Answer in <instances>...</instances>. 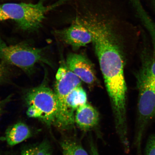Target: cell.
Masks as SVG:
<instances>
[{
  "label": "cell",
  "instance_id": "6da1fadb",
  "mask_svg": "<svg viewBox=\"0 0 155 155\" xmlns=\"http://www.w3.org/2000/svg\"><path fill=\"white\" fill-rule=\"evenodd\" d=\"M87 26L93 35V43L112 104L116 132H128L127 116V87L124 61L117 35L111 25L89 19Z\"/></svg>",
  "mask_w": 155,
  "mask_h": 155
},
{
  "label": "cell",
  "instance_id": "7a4b0ae2",
  "mask_svg": "<svg viewBox=\"0 0 155 155\" xmlns=\"http://www.w3.org/2000/svg\"><path fill=\"white\" fill-rule=\"evenodd\" d=\"M25 99L29 117L38 119L50 127L54 125L58 110L57 100L55 92L46 83L29 90Z\"/></svg>",
  "mask_w": 155,
  "mask_h": 155
},
{
  "label": "cell",
  "instance_id": "3957f363",
  "mask_svg": "<svg viewBox=\"0 0 155 155\" xmlns=\"http://www.w3.org/2000/svg\"><path fill=\"white\" fill-rule=\"evenodd\" d=\"M0 59L8 65L20 68L28 74L34 72L37 63H50L45 55L43 48H36L28 44L8 45L0 38Z\"/></svg>",
  "mask_w": 155,
  "mask_h": 155
},
{
  "label": "cell",
  "instance_id": "277c9868",
  "mask_svg": "<svg viewBox=\"0 0 155 155\" xmlns=\"http://www.w3.org/2000/svg\"><path fill=\"white\" fill-rule=\"evenodd\" d=\"M59 3L47 6L40 1L36 4L5 3L1 6L9 19L14 20L21 29L32 31L40 28L46 13Z\"/></svg>",
  "mask_w": 155,
  "mask_h": 155
},
{
  "label": "cell",
  "instance_id": "5b68a950",
  "mask_svg": "<svg viewBox=\"0 0 155 155\" xmlns=\"http://www.w3.org/2000/svg\"><path fill=\"white\" fill-rule=\"evenodd\" d=\"M137 76L139 96L137 110L150 115L155 113V66L143 59Z\"/></svg>",
  "mask_w": 155,
  "mask_h": 155
},
{
  "label": "cell",
  "instance_id": "8992f818",
  "mask_svg": "<svg viewBox=\"0 0 155 155\" xmlns=\"http://www.w3.org/2000/svg\"><path fill=\"white\" fill-rule=\"evenodd\" d=\"M81 86V81L63 64L56 75L55 92L58 101V110L54 125L61 130L64 121L66 100L69 93L76 87Z\"/></svg>",
  "mask_w": 155,
  "mask_h": 155
},
{
  "label": "cell",
  "instance_id": "52a82bcc",
  "mask_svg": "<svg viewBox=\"0 0 155 155\" xmlns=\"http://www.w3.org/2000/svg\"><path fill=\"white\" fill-rule=\"evenodd\" d=\"M55 32L63 42L74 48L83 47L93 42L91 32L81 19H77L68 28Z\"/></svg>",
  "mask_w": 155,
  "mask_h": 155
},
{
  "label": "cell",
  "instance_id": "ba28073f",
  "mask_svg": "<svg viewBox=\"0 0 155 155\" xmlns=\"http://www.w3.org/2000/svg\"><path fill=\"white\" fill-rule=\"evenodd\" d=\"M65 64L81 81L88 84L95 82L96 78L94 68L91 63L84 56L74 53L69 54Z\"/></svg>",
  "mask_w": 155,
  "mask_h": 155
},
{
  "label": "cell",
  "instance_id": "9c48e42d",
  "mask_svg": "<svg viewBox=\"0 0 155 155\" xmlns=\"http://www.w3.org/2000/svg\"><path fill=\"white\" fill-rule=\"evenodd\" d=\"M75 120L81 130L88 131L97 127L100 121L99 114L95 108L87 103L77 110Z\"/></svg>",
  "mask_w": 155,
  "mask_h": 155
},
{
  "label": "cell",
  "instance_id": "30bf717a",
  "mask_svg": "<svg viewBox=\"0 0 155 155\" xmlns=\"http://www.w3.org/2000/svg\"><path fill=\"white\" fill-rule=\"evenodd\" d=\"M32 135L31 130L28 126L19 122L7 129L5 138L8 144L13 146L30 138Z\"/></svg>",
  "mask_w": 155,
  "mask_h": 155
},
{
  "label": "cell",
  "instance_id": "8fae6325",
  "mask_svg": "<svg viewBox=\"0 0 155 155\" xmlns=\"http://www.w3.org/2000/svg\"><path fill=\"white\" fill-rule=\"evenodd\" d=\"M62 155H89L81 143L74 138H68L61 143Z\"/></svg>",
  "mask_w": 155,
  "mask_h": 155
},
{
  "label": "cell",
  "instance_id": "7c38bea8",
  "mask_svg": "<svg viewBox=\"0 0 155 155\" xmlns=\"http://www.w3.org/2000/svg\"><path fill=\"white\" fill-rule=\"evenodd\" d=\"M20 155H52L51 147L48 141L44 140L24 148Z\"/></svg>",
  "mask_w": 155,
  "mask_h": 155
},
{
  "label": "cell",
  "instance_id": "4fadbf2b",
  "mask_svg": "<svg viewBox=\"0 0 155 155\" xmlns=\"http://www.w3.org/2000/svg\"><path fill=\"white\" fill-rule=\"evenodd\" d=\"M143 155H155V134L149 137Z\"/></svg>",
  "mask_w": 155,
  "mask_h": 155
},
{
  "label": "cell",
  "instance_id": "5bb4252c",
  "mask_svg": "<svg viewBox=\"0 0 155 155\" xmlns=\"http://www.w3.org/2000/svg\"><path fill=\"white\" fill-rule=\"evenodd\" d=\"M8 65L2 61L0 63V84L5 82L8 78L10 74Z\"/></svg>",
  "mask_w": 155,
  "mask_h": 155
},
{
  "label": "cell",
  "instance_id": "9a60e30c",
  "mask_svg": "<svg viewBox=\"0 0 155 155\" xmlns=\"http://www.w3.org/2000/svg\"><path fill=\"white\" fill-rule=\"evenodd\" d=\"M90 145L91 155H100L97 147L92 138L90 140Z\"/></svg>",
  "mask_w": 155,
  "mask_h": 155
},
{
  "label": "cell",
  "instance_id": "2e32d148",
  "mask_svg": "<svg viewBox=\"0 0 155 155\" xmlns=\"http://www.w3.org/2000/svg\"><path fill=\"white\" fill-rule=\"evenodd\" d=\"M11 96H9L4 99L0 100V115L2 112L4 107L8 103L11 101Z\"/></svg>",
  "mask_w": 155,
  "mask_h": 155
},
{
  "label": "cell",
  "instance_id": "e0dca14e",
  "mask_svg": "<svg viewBox=\"0 0 155 155\" xmlns=\"http://www.w3.org/2000/svg\"><path fill=\"white\" fill-rule=\"evenodd\" d=\"M8 19H9L8 17L4 12L1 6H0V21L6 20Z\"/></svg>",
  "mask_w": 155,
  "mask_h": 155
},
{
  "label": "cell",
  "instance_id": "ac0fdd59",
  "mask_svg": "<svg viewBox=\"0 0 155 155\" xmlns=\"http://www.w3.org/2000/svg\"><path fill=\"white\" fill-rule=\"evenodd\" d=\"M153 5L155 8V0H153Z\"/></svg>",
  "mask_w": 155,
  "mask_h": 155
}]
</instances>
